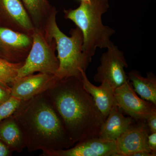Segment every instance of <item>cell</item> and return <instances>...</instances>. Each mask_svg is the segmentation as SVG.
<instances>
[{
    "label": "cell",
    "instance_id": "9",
    "mask_svg": "<svg viewBox=\"0 0 156 156\" xmlns=\"http://www.w3.org/2000/svg\"><path fill=\"white\" fill-rule=\"evenodd\" d=\"M133 123L115 141L116 156H132L138 152L154 154L148 144V136L151 132L146 121L139 120L137 124Z\"/></svg>",
    "mask_w": 156,
    "mask_h": 156
},
{
    "label": "cell",
    "instance_id": "22",
    "mask_svg": "<svg viewBox=\"0 0 156 156\" xmlns=\"http://www.w3.org/2000/svg\"><path fill=\"white\" fill-rule=\"evenodd\" d=\"M148 144L152 153L156 155V133H151L149 134Z\"/></svg>",
    "mask_w": 156,
    "mask_h": 156
},
{
    "label": "cell",
    "instance_id": "12",
    "mask_svg": "<svg viewBox=\"0 0 156 156\" xmlns=\"http://www.w3.org/2000/svg\"><path fill=\"white\" fill-rule=\"evenodd\" d=\"M56 80L55 76L39 73L17 78L11 84V96L26 101L48 91Z\"/></svg>",
    "mask_w": 156,
    "mask_h": 156
},
{
    "label": "cell",
    "instance_id": "15",
    "mask_svg": "<svg viewBox=\"0 0 156 156\" xmlns=\"http://www.w3.org/2000/svg\"><path fill=\"white\" fill-rule=\"evenodd\" d=\"M0 140L12 152L20 153L26 147L23 134L13 115L0 122Z\"/></svg>",
    "mask_w": 156,
    "mask_h": 156
},
{
    "label": "cell",
    "instance_id": "1",
    "mask_svg": "<svg viewBox=\"0 0 156 156\" xmlns=\"http://www.w3.org/2000/svg\"><path fill=\"white\" fill-rule=\"evenodd\" d=\"M47 92L74 144L98 137L105 119L81 79L69 77L56 80Z\"/></svg>",
    "mask_w": 156,
    "mask_h": 156
},
{
    "label": "cell",
    "instance_id": "18",
    "mask_svg": "<svg viewBox=\"0 0 156 156\" xmlns=\"http://www.w3.org/2000/svg\"><path fill=\"white\" fill-rule=\"evenodd\" d=\"M24 62L14 63L0 58V84L10 89Z\"/></svg>",
    "mask_w": 156,
    "mask_h": 156
},
{
    "label": "cell",
    "instance_id": "7",
    "mask_svg": "<svg viewBox=\"0 0 156 156\" xmlns=\"http://www.w3.org/2000/svg\"><path fill=\"white\" fill-rule=\"evenodd\" d=\"M32 44L31 36L0 26V58L12 63L24 62Z\"/></svg>",
    "mask_w": 156,
    "mask_h": 156
},
{
    "label": "cell",
    "instance_id": "14",
    "mask_svg": "<svg viewBox=\"0 0 156 156\" xmlns=\"http://www.w3.org/2000/svg\"><path fill=\"white\" fill-rule=\"evenodd\" d=\"M130 116L126 117L118 105H115L105 120L98 137L103 140L115 141L134 122Z\"/></svg>",
    "mask_w": 156,
    "mask_h": 156
},
{
    "label": "cell",
    "instance_id": "21",
    "mask_svg": "<svg viewBox=\"0 0 156 156\" xmlns=\"http://www.w3.org/2000/svg\"><path fill=\"white\" fill-rule=\"evenodd\" d=\"M146 122L151 133H156V111L150 115Z\"/></svg>",
    "mask_w": 156,
    "mask_h": 156
},
{
    "label": "cell",
    "instance_id": "2",
    "mask_svg": "<svg viewBox=\"0 0 156 156\" xmlns=\"http://www.w3.org/2000/svg\"><path fill=\"white\" fill-rule=\"evenodd\" d=\"M29 152L66 149L74 145L47 91L22 101L12 115Z\"/></svg>",
    "mask_w": 156,
    "mask_h": 156
},
{
    "label": "cell",
    "instance_id": "8",
    "mask_svg": "<svg viewBox=\"0 0 156 156\" xmlns=\"http://www.w3.org/2000/svg\"><path fill=\"white\" fill-rule=\"evenodd\" d=\"M115 95L119 108L134 119L146 121L156 111V105L137 96L129 80L115 89Z\"/></svg>",
    "mask_w": 156,
    "mask_h": 156
},
{
    "label": "cell",
    "instance_id": "3",
    "mask_svg": "<svg viewBox=\"0 0 156 156\" xmlns=\"http://www.w3.org/2000/svg\"><path fill=\"white\" fill-rule=\"evenodd\" d=\"M56 14V9L53 8L42 30L48 42L54 40L56 43L59 66L55 77L56 80L69 77L82 79L83 73L92 61L83 52V34L76 27L70 31V37L66 36L58 27Z\"/></svg>",
    "mask_w": 156,
    "mask_h": 156
},
{
    "label": "cell",
    "instance_id": "11",
    "mask_svg": "<svg viewBox=\"0 0 156 156\" xmlns=\"http://www.w3.org/2000/svg\"><path fill=\"white\" fill-rule=\"evenodd\" d=\"M66 149L44 151L42 156H116L115 141L103 140L98 137L77 143Z\"/></svg>",
    "mask_w": 156,
    "mask_h": 156
},
{
    "label": "cell",
    "instance_id": "24",
    "mask_svg": "<svg viewBox=\"0 0 156 156\" xmlns=\"http://www.w3.org/2000/svg\"><path fill=\"white\" fill-rule=\"evenodd\" d=\"M80 2H89L91 0H80Z\"/></svg>",
    "mask_w": 156,
    "mask_h": 156
},
{
    "label": "cell",
    "instance_id": "10",
    "mask_svg": "<svg viewBox=\"0 0 156 156\" xmlns=\"http://www.w3.org/2000/svg\"><path fill=\"white\" fill-rule=\"evenodd\" d=\"M0 26L31 36L35 28L20 0H0Z\"/></svg>",
    "mask_w": 156,
    "mask_h": 156
},
{
    "label": "cell",
    "instance_id": "17",
    "mask_svg": "<svg viewBox=\"0 0 156 156\" xmlns=\"http://www.w3.org/2000/svg\"><path fill=\"white\" fill-rule=\"evenodd\" d=\"M22 1L35 28L42 31L53 8L51 9L47 0Z\"/></svg>",
    "mask_w": 156,
    "mask_h": 156
},
{
    "label": "cell",
    "instance_id": "5",
    "mask_svg": "<svg viewBox=\"0 0 156 156\" xmlns=\"http://www.w3.org/2000/svg\"><path fill=\"white\" fill-rule=\"evenodd\" d=\"M31 37V48L27 58L18 70L17 78L36 72L55 76L59 66V61L55 54V42L54 40L48 42L43 31L38 29L35 28Z\"/></svg>",
    "mask_w": 156,
    "mask_h": 156
},
{
    "label": "cell",
    "instance_id": "19",
    "mask_svg": "<svg viewBox=\"0 0 156 156\" xmlns=\"http://www.w3.org/2000/svg\"><path fill=\"white\" fill-rule=\"evenodd\" d=\"M21 101L17 98L11 96L9 100L0 105V122L14 114Z\"/></svg>",
    "mask_w": 156,
    "mask_h": 156
},
{
    "label": "cell",
    "instance_id": "4",
    "mask_svg": "<svg viewBox=\"0 0 156 156\" xmlns=\"http://www.w3.org/2000/svg\"><path fill=\"white\" fill-rule=\"evenodd\" d=\"M109 8L108 0L81 2L77 9L64 10V17L72 21L80 29L83 37V52L92 59L97 48H107L112 44L113 29L104 25L102 16Z\"/></svg>",
    "mask_w": 156,
    "mask_h": 156
},
{
    "label": "cell",
    "instance_id": "23",
    "mask_svg": "<svg viewBox=\"0 0 156 156\" xmlns=\"http://www.w3.org/2000/svg\"><path fill=\"white\" fill-rule=\"evenodd\" d=\"M12 152L9 147L0 140V156H11Z\"/></svg>",
    "mask_w": 156,
    "mask_h": 156
},
{
    "label": "cell",
    "instance_id": "16",
    "mask_svg": "<svg viewBox=\"0 0 156 156\" xmlns=\"http://www.w3.org/2000/svg\"><path fill=\"white\" fill-rule=\"evenodd\" d=\"M127 76L135 92L156 105V77L153 73H148L144 77L138 72L132 70Z\"/></svg>",
    "mask_w": 156,
    "mask_h": 156
},
{
    "label": "cell",
    "instance_id": "20",
    "mask_svg": "<svg viewBox=\"0 0 156 156\" xmlns=\"http://www.w3.org/2000/svg\"><path fill=\"white\" fill-rule=\"evenodd\" d=\"M11 88H6L0 84V105L6 102L11 97Z\"/></svg>",
    "mask_w": 156,
    "mask_h": 156
},
{
    "label": "cell",
    "instance_id": "6",
    "mask_svg": "<svg viewBox=\"0 0 156 156\" xmlns=\"http://www.w3.org/2000/svg\"><path fill=\"white\" fill-rule=\"evenodd\" d=\"M101 55L100 65L94 76L96 83L106 81L115 89L128 80L125 68L128 67L124 53L113 43L107 48Z\"/></svg>",
    "mask_w": 156,
    "mask_h": 156
},
{
    "label": "cell",
    "instance_id": "13",
    "mask_svg": "<svg viewBox=\"0 0 156 156\" xmlns=\"http://www.w3.org/2000/svg\"><path fill=\"white\" fill-rule=\"evenodd\" d=\"M83 86L93 98L99 110L106 119L112 108L116 105L115 95V89L106 81L101 83L96 87L87 78L86 72H83L81 79Z\"/></svg>",
    "mask_w": 156,
    "mask_h": 156
}]
</instances>
